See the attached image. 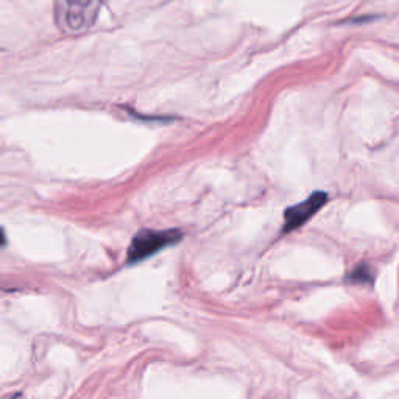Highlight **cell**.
<instances>
[{"label":"cell","instance_id":"3","mask_svg":"<svg viewBox=\"0 0 399 399\" xmlns=\"http://www.w3.org/2000/svg\"><path fill=\"white\" fill-rule=\"evenodd\" d=\"M326 203H328L326 192L317 190L309 198H306L305 202L290 206V208L284 212L283 234H289L295 230H298V228H301L306 221L312 219Z\"/></svg>","mask_w":399,"mask_h":399},{"label":"cell","instance_id":"1","mask_svg":"<svg viewBox=\"0 0 399 399\" xmlns=\"http://www.w3.org/2000/svg\"><path fill=\"white\" fill-rule=\"evenodd\" d=\"M102 0H55V22L64 35L90 30L99 16Z\"/></svg>","mask_w":399,"mask_h":399},{"label":"cell","instance_id":"2","mask_svg":"<svg viewBox=\"0 0 399 399\" xmlns=\"http://www.w3.org/2000/svg\"><path fill=\"white\" fill-rule=\"evenodd\" d=\"M181 239H183V233L180 230H164V231L142 230V231H139L130 243V248L127 253V262L128 264L142 262L145 259H149V257L158 254L159 251L176 245V243H178Z\"/></svg>","mask_w":399,"mask_h":399},{"label":"cell","instance_id":"4","mask_svg":"<svg viewBox=\"0 0 399 399\" xmlns=\"http://www.w3.org/2000/svg\"><path fill=\"white\" fill-rule=\"evenodd\" d=\"M376 278L374 269L369 264H359L356 269L351 270L346 275L345 281L350 284H362V286H373Z\"/></svg>","mask_w":399,"mask_h":399},{"label":"cell","instance_id":"5","mask_svg":"<svg viewBox=\"0 0 399 399\" xmlns=\"http://www.w3.org/2000/svg\"><path fill=\"white\" fill-rule=\"evenodd\" d=\"M0 245H5V233L2 228H0Z\"/></svg>","mask_w":399,"mask_h":399}]
</instances>
